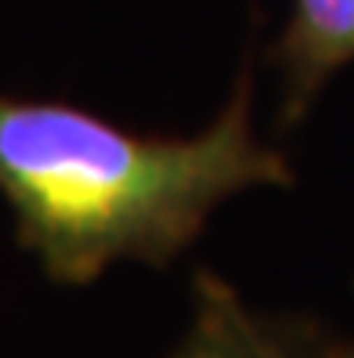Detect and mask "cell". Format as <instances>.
<instances>
[{"instance_id": "obj_1", "label": "cell", "mask_w": 354, "mask_h": 358, "mask_svg": "<svg viewBox=\"0 0 354 358\" xmlns=\"http://www.w3.org/2000/svg\"><path fill=\"white\" fill-rule=\"evenodd\" d=\"M282 181L289 166L249 131L246 91L184 141L134 138L83 109L0 94V192L22 246L58 282H91L123 257L166 261L221 199Z\"/></svg>"}, {"instance_id": "obj_2", "label": "cell", "mask_w": 354, "mask_h": 358, "mask_svg": "<svg viewBox=\"0 0 354 358\" xmlns=\"http://www.w3.org/2000/svg\"><path fill=\"white\" fill-rule=\"evenodd\" d=\"M279 58L293 109H300L332 73L354 62V0H293Z\"/></svg>"}, {"instance_id": "obj_3", "label": "cell", "mask_w": 354, "mask_h": 358, "mask_svg": "<svg viewBox=\"0 0 354 358\" xmlns=\"http://www.w3.org/2000/svg\"><path fill=\"white\" fill-rule=\"evenodd\" d=\"M275 336L246 315L239 297L221 279H199L196 326L174 358H272Z\"/></svg>"}, {"instance_id": "obj_4", "label": "cell", "mask_w": 354, "mask_h": 358, "mask_svg": "<svg viewBox=\"0 0 354 358\" xmlns=\"http://www.w3.org/2000/svg\"><path fill=\"white\" fill-rule=\"evenodd\" d=\"M272 358H293V355H286V348L275 341ZM311 358H354V348H332V351H318V355H311Z\"/></svg>"}]
</instances>
